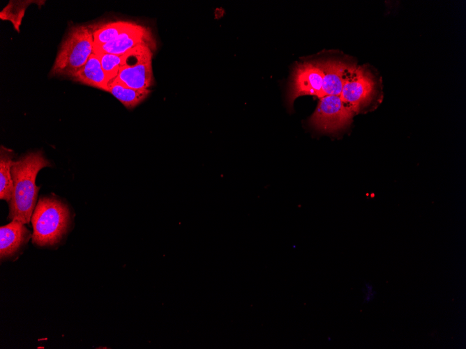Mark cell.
I'll use <instances>...</instances> for the list:
<instances>
[{"label": "cell", "mask_w": 466, "mask_h": 349, "mask_svg": "<svg viewBox=\"0 0 466 349\" xmlns=\"http://www.w3.org/2000/svg\"><path fill=\"white\" fill-rule=\"evenodd\" d=\"M13 150L1 146L0 150V199L8 203L10 201L13 182L11 174V166L14 161Z\"/></svg>", "instance_id": "13"}, {"label": "cell", "mask_w": 466, "mask_h": 349, "mask_svg": "<svg viewBox=\"0 0 466 349\" xmlns=\"http://www.w3.org/2000/svg\"><path fill=\"white\" fill-rule=\"evenodd\" d=\"M142 45L154 46L152 35L149 29L134 22L112 42L94 46L93 52L123 55Z\"/></svg>", "instance_id": "8"}, {"label": "cell", "mask_w": 466, "mask_h": 349, "mask_svg": "<svg viewBox=\"0 0 466 349\" xmlns=\"http://www.w3.org/2000/svg\"><path fill=\"white\" fill-rule=\"evenodd\" d=\"M354 114L339 95H326L320 98L309 123L317 130L335 132L347 127Z\"/></svg>", "instance_id": "5"}, {"label": "cell", "mask_w": 466, "mask_h": 349, "mask_svg": "<svg viewBox=\"0 0 466 349\" xmlns=\"http://www.w3.org/2000/svg\"><path fill=\"white\" fill-rule=\"evenodd\" d=\"M31 234L24 224L17 220L0 228V258L10 259L21 251L30 239Z\"/></svg>", "instance_id": "9"}, {"label": "cell", "mask_w": 466, "mask_h": 349, "mask_svg": "<svg viewBox=\"0 0 466 349\" xmlns=\"http://www.w3.org/2000/svg\"><path fill=\"white\" fill-rule=\"evenodd\" d=\"M94 52L98 56L102 68L110 84L118 75L122 64L123 55Z\"/></svg>", "instance_id": "15"}, {"label": "cell", "mask_w": 466, "mask_h": 349, "mask_svg": "<svg viewBox=\"0 0 466 349\" xmlns=\"http://www.w3.org/2000/svg\"><path fill=\"white\" fill-rule=\"evenodd\" d=\"M93 47L91 26H72L61 43L50 75L70 78L87 63Z\"/></svg>", "instance_id": "3"}, {"label": "cell", "mask_w": 466, "mask_h": 349, "mask_svg": "<svg viewBox=\"0 0 466 349\" xmlns=\"http://www.w3.org/2000/svg\"><path fill=\"white\" fill-rule=\"evenodd\" d=\"M362 290L363 292V301L365 303L370 302L375 298L376 292L370 284L366 283Z\"/></svg>", "instance_id": "16"}, {"label": "cell", "mask_w": 466, "mask_h": 349, "mask_svg": "<svg viewBox=\"0 0 466 349\" xmlns=\"http://www.w3.org/2000/svg\"><path fill=\"white\" fill-rule=\"evenodd\" d=\"M134 22L118 20L92 26L94 46H99L116 38Z\"/></svg>", "instance_id": "14"}, {"label": "cell", "mask_w": 466, "mask_h": 349, "mask_svg": "<svg viewBox=\"0 0 466 349\" xmlns=\"http://www.w3.org/2000/svg\"><path fill=\"white\" fill-rule=\"evenodd\" d=\"M50 162L41 151L31 152L13 162L11 174L13 190L8 219L28 224L36 205L39 187L35 183L40 169Z\"/></svg>", "instance_id": "1"}, {"label": "cell", "mask_w": 466, "mask_h": 349, "mask_svg": "<svg viewBox=\"0 0 466 349\" xmlns=\"http://www.w3.org/2000/svg\"><path fill=\"white\" fill-rule=\"evenodd\" d=\"M32 242L38 247L58 245L70 229L72 217L68 206L54 196L39 199L31 216Z\"/></svg>", "instance_id": "2"}, {"label": "cell", "mask_w": 466, "mask_h": 349, "mask_svg": "<svg viewBox=\"0 0 466 349\" xmlns=\"http://www.w3.org/2000/svg\"><path fill=\"white\" fill-rule=\"evenodd\" d=\"M323 74L322 97L340 95L349 66L338 60L318 62Z\"/></svg>", "instance_id": "10"}, {"label": "cell", "mask_w": 466, "mask_h": 349, "mask_svg": "<svg viewBox=\"0 0 466 349\" xmlns=\"http://www.w3.org/2000/svg\"><path fill=\"white\" fill-rule=\"evenodd\" d=\"M70 79L105 91H108L109 82L102 68L98 56L94 52L87 63Z\"/></svg>", "instance_id": "11"}, {"label": "cell", "mask_w": 466, "mask_h": 349, "mask_svg": "<svg viewBox=\"0 0 466 349\" xmlns=\"http://www.w3.org/2000/svg\"><path fill=\"white\" fill-rule=\"evenodd\" d=\"M127 109H133L145 100L149 89H135L114 79L109 84L108 91Z\"/></svg>", "instance_id": "12"}, {"label": "cell", "mask_w": 466, "mask_h": 349, "mask_svg": "<svg viewBox=\"0 0 466 349\" xmlns=\"http://www.w3.org/2000/svg\"><path fill=\"white\" fill-rule=\"evenodd\" d=\"M323 74L318 62L298 64L294 70L287 95V103L303 95L322 98Z\"/></svg>", "instance_id": "7"}, {"label": "cell", "mask_w": 466, "mask_h": 349, "mask_svg": "<svg viewBox=\"0 0 466 349\" xmlns=\"http://www.w3.org/2000/svg\"><path fill=\"white\" fill-rule=\"evenodd\" d=\"M374 82L370 74L363 68L349 67L342 91V101L354 113L371 98Z\"/></svg>", "instance_id": "6"}, {"label": "cell", "mask_w": 466, "mask_h": 349, "mask_svg": "<svg viewBox=\"0 0 466 349\" xmlns=\"http://www.w3.org/2000/svg\"><path fill=\"white\" fill-rule=\"evenodd\" d=\"M152 47L142 45L123 54L118 75L114 79L135 89H149L153 83Z\"/></svg>", "instance_id": "4"}]
</instances>
